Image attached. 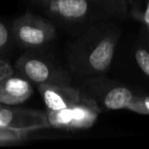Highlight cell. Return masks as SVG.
Listing matches in <instances>:
<instances>
[{
    "mask_svg": "<svg viewBox=\"0 0 149 149\" xmlns=\"http://www.w3.org/2000/svg\"><path fill=\"white\" fill-rule=\"evenodd\" d=\"M113 19L94 24L68 45L66 58L70 72L80 78L104 76L111 68L120 29Z\"/></svg>",
    "mask_w": 149,
    "mask_h": 149,
    "instance_id": "obj_1",
    "label": "cell"
},
{
    "mask_svg": "<svg viewBox=\"0 0 149 149\" xmlns=\"http://www.w3.org/2000/svg\"><path fill=\"white\" fill-rule=\"evenodd\" d=\"M80 90L82 97L91 99L101 110L126 109L143 116L147 113L148 94L108 79L105 74L87 78Z\"/></svg>",
    "mask_w": 149,
    "mask_h": 149,
    "instance_id": "obj_2",
    "label": "cell"
},
{
    "mask_svg": "<svg viewBox=\"0 0 149 149\" xmlns=\"http://www.w3.org/2000/svg\"><path fill=\"white\" fill-rule=\"evenodd\" d=\"M32 6L56 27L79 34L98 22L110 19L93 0H45Z\"/></svg>",
    "mask_w": 149,
    "mask_h": 149,
    "instance_id": "obj_3",
    "label": "cell"
},
{
    "mask_svg": "<svg viewBox=\"0 0 149 149\" xmlns=\"http://www.w3.org/2000/svg\"><path fill=\"white\" fill-rule=\"evenodd\" d=\"M15 44L26 50H42L56 38V26L46 17L28 13L10 24Z\"/></svg>",
    "mask_w": 149,
    "mask_h": 149,
    "instance_id": "obj_4",
    "label": "cell"
},
{
    "mask_svg": "<svg viewBox=\"0 0 149 149\" xmlns=\"http://www.w3.org/2000/svg\"><path fill=\"white\" fill-rule=\"evenodd\" d=\"M13 68L35 86L42 84L72 85V83L70 72L40 50H28L17 58Z\"/></svg>",
    "mask_w": 149,
    "mask_h": 149,
    "instance_id": "obj_5",
    "label": "cell"
},
{
    "mask_svg": "<svg viewBox=\"0 0 149 149\" xmlns=\"http://www.w3.org/2000/svg\"><path fill=\"white\" fill-rule=\"evenodd\" d=\"M101 108L94 101L82 97L77 103L59 110H46L49 128L66 131L90 129L97 122Z\"/></svg>",
    "mask_w": 149,
    "mask_h": 149,
    "instance_id": "obj_6",
    "label": "cell"
},
{
    "mask_svg": "<svg viewBox=\"0 0 149 149\" xmlns=\"http://www.w3.org/2000/svg\"><path fill=\"white\" fill-rule=\"evenodd\" d=\"M0 127L32 131L49 128L45 112L2 103H0Z\"/></svg>",
    "mask_w": 149,
    "mask_h": 149,
    "instance_id": "obj_7",
    "label": "cell"
},
{
    "mask_svg": "<svg viewBox=\"0 0 149 149\" xmlns=\"http://www.w3.org/2000/svg\"><path fill=\"white\" fill-rule=\"evenodd\" d=\"M34 87L29 79L15 70L0 79V103L19 105L33 95Z\"/></svg>",
    "mask_w": 149,
    "mask_h": 149,
    "instance_id": "obj_8",
    "label": "cell"
},
{
    "mask_svg": "<svg viewBox=\"0 0 149 149\" xmlns=\"http://www.w3.org/2000/svg\"><path fill=\"white\" fill-rule=\"evenodd\" d=\"M46 110H59L77 103L82 99L80 88L64 84H42L36 86Z\"/></svg>",
    "mask_w": 149,
    "mask_h": 149,
    "instance_id": "obj_9",
    "label": "cell"
},
{
    "mask_svg": "<svg viewBox=\"0 0 149 149\" xmlns=\"http://www.w3.org/2000/svg\"><path fill=\"white\" fill-rule=\"evenodd\" d=\"M94 2L110 17L126 19L130 15V6L127 0H93Z\"/></svg>",
    "mask_w": 149,
    "mask_h": 149,
    "instance_id": "obj_10",
    "label": "cell"
},
{
    "mask_svg": "<svg viewBox=\"0 0 149 149\" xmlns=\"http://www.w3.org/2000/svg\"><path fill=\"white\" fill-rule=\"evenodd\" d=\"M37 131L32 130H17L0 127V146L13 145L25 142Z\"/></svg>",
    "mask_w": 149,
    "mask_h": 149,
    "instance_id": "obj_11",
    "label": "cell"
},
{
    "mask_svg": "<svg viewBox=\"0 0 149 149\" xmlns=\"http://www.w3.org/2000/svg\"><path fill=\"white\" fill-rule=\"evenodd\" d=\"M134 60L137 68L149 79V48L141 41L134 48Z\"/></svg>",
    "mask_w": 149,
    "mask_h": 149,
    "instance_id": "obj_12",
    "label": "cell"
},
{
    "mask_svg": "<svg viewBox=\"0 0 149 149\" xmlns=\"http://www.w3.org/2000/svg\"><path fill=\"white\" fill-rule=\"evenodd\" d=\"M15 44L11 34L10 25H7L5 22L0 19V56H2L10 50Z\"/></svg>",
    "mask_w": 149,
    "mask_h": 149,
    "instance_id": "obj_13",
    "label": "cell"
},
{
    "mask_svg": "<svg viewBox=\"0 0 149 149\" xmlns=\"http://www.w3.org/2000/svg\"><path fill=\"white\" fill-rule=\"evenodd\" d=\"M132 17H134L135 19L140 22L143 25L144 29L149 30V0L146 1V5H145L144 9L138 11V13L133 15Z\"/></svg>",
    "mask_w": 149,
    "mask_h": 149,
    "instance_id": "obj_14",
    "label": "cell"
},
{
    "mask_svg": "<svg viewBox=\"0 0 149 149\" xmlns=\"http://www.w3.org/2000/svg\"><path fill=\"white\" fill-rule=\"evenodd\" d=\"M15 72V68L10 65L7 60H5L2 56H0V79H2L4 76L9 74Z\"/></svg>",
    "mask_w": 149,
    "mask_h": 149,
    "instance_id": "obj_15",
    "label": "cell"
},
{
    "mask_svg": "<svg viewBox=\"0 0 149 149\" xmlns=\"http://www.w3.org/2000/svg\"><path fill=\"white\" fill-rule=\"evenodd\" d=\"M129 3V6H130V15L133 17L135 13H137L140 10V7L138 4V0H127Z\"/></svg>",
    "mask_w": 149,
    "mask_h": 149,
    "instance_id": "obj_16",
    "label": "cell"
},
{
    "mask_svg": "<svg viewBox=\"0 0 149 149\" xmlns=\"http://www.w3.org/2000/svg\"><path fill=\"white\" fill-rule=\"evenodd\" d=\"M142 41L147 47L149 48V30L144 29L143 28V37H142Z\"/></svg>",
    "mask_w": 149,
    "mask_h": 149,
    "instance_id": "obj_17",
    "label": "cell"
},
{
    "mask_svg": "<svg viewBox=\"0 0 149 149\" xmlns=\"http://www.w3.org/2000/svg\"><path fill=\"white\" fill-rule=\"evenodd\" d=\"M27 1L32 5V4H36V3L42 2V1H45V0H27Z\"/></svg>",
    "mask_w": 149,
    "mask_h": 149,
    "instance_id": "obj_18",
    "label": "cell"
}]
</instances>
